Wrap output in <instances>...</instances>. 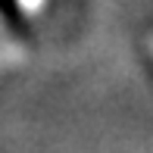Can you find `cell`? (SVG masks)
<instances>
[{"label":"cell","instance_id":"6da1fadb","mask_svg":"<svg viewBox=\"0 0 153 153\" xmlns=\"http://www.w3.org/2000/svg\"><path fill=\"white\" fill-rule=\"evenodd\" d=\"M22 59H25L22 44H3V47H0V75L10 72V69H16Z\"/></svg>","mask_w":153,"mask_h":153},{"label":"cell","instance_id":"7a4b0ae2","mask_svg":"<svg viewBox=\"0 0 153 153\" xmlns=\"http://www.w3.org/2000/svg\"><path fill=\"white\" fill-rule=\"evenodd\" d=\"M19 6H22V13H28V16H34V13H41V6L47 3V0H16Z\"/></svg>","mask_w":153,"mask_h":153},{"label":"cell","instance_id":"3957f363","mask_svg":"<svg viewBox=\"0 0 153 153\" xmlns=\"http://www.w3.org/2000/svg\"><path fill=\"white\" fill-rule=\"evenodd\" d=\"M150 53H153V34H150Z\"/></svg>","mask_w":153,"mask_h":153}]
</instances>
